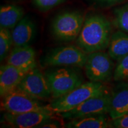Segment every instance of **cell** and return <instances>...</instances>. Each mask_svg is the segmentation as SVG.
I'll list each match as a JSON object with an SVG mask.
<instances>
[{"mask_svg": "<svg viewBox=\"0 0 128 128\" xmlns=\"http://www.w3.org/2000/svg\"><path fill=\"white\" fill-rule=\"evenodd\" d=\"M112 23L103 14L92 13L85 17L76 45L87 54L104 51L109 45Z\"/></svg>", "mask_w": 128, "mask_h": 128, "instance_id": "1", "label": "cell"}, {"mask_svg": "<svg viewBox=\"0 0 128 128\" xmlns=\"http://www.w3.org/2000/svg\"><path fill=\"white\" fill-rule=\"evenodd\" d=\"M108 90L104 83L89 81L65 95L52 99L49 106L54 113L60 114L74 109L91 97Z\"/></svg>", "mask_w": 128, "mask_h": 128, "instance_id": "2", "label": "cell"}, {"mask_svg": "<svg viewBox=\"0 0 128 128\" xmlns=\"http://www.w3.org/2000/svg\"><path fill=\"white\" fill-rule=\"evenodd\" d=\"M75 67L58 66L44 73L52 99L72 92L84 82L82 76Z\"/></svg>", "mask_w": 128, "mask_h": 128, "instance_id": "3", "label": "cell"}, {"mask_svg": "<svg viewBox=\"0 0 128 128\" xmlns=\"http://www.w3.org/2000/svg\"><path fill=\"white\" fill-rule=\"evenodd\" d=\"M84 19V14L78 10L66 11L58 14L51 24L53 37L60 42L68 43L76 40Z\"/></svg>", "mask_w": 128, "mask_h": 128, "instance_id": "4", "label": "cell"}, {"mask_svg": "<svg viewBox=\"0 0 128 128\" xmlns=\"http://www.w3.org/2000/svg\"><path fill=\"white\" fill-rule=\"evenodd\" d=\"M88 54L77 46H60L50 49L42 58L41 64L46 67H84Z\"/></svg>", "mask_w": 128, "mask_h": 128, "instance_id": "5", "label": "cell"}, {"mask_svg": "<svg viewBox=\"0 0 128 128\" xmlns=\"http://www.w3.org/2000/svg\"><path fill=\"white\" fill-rule=\"evenodd\" d=\"M1 108L6 112L13 114L29 112L55 113L49 105L43 104L39 99L32 97L17 88L2 97Z\"/></svg>", "mask_w": 128, "mask_h": 128, "instance_id": "6", "label": "cell"}, {"mask_svg": "<svg viewBox=\"0 0 128 128\" xmlns=\"http://www.w3.org/2000/svg\"><path fill=\"white\" fill-rule=\"evenodd\" d=\"M108 53L97 51L88 54L84 65L85 74L89 81L108 82L113 78L115 65Z\"/></svg>", "mask_w": 128, "mask_h": 128, "instance_id": "7", "label": "cell"}, {"mask_svg": "<svg viewBox=\"0 0 128 128\" xmlns=\"http://www.w3.org/2000/svg\"><path fill=\"white\" fill-rule=\"evenodd\" d=\"M111 91L109 90L88 99L70 111L60 113L64 119L72 120L84 116L109 113Z\"/></svg>", "mask_w": 128, "mask_h": 128, "instance_id": "8", "label": "cell"}, {"mask_svg": "<svg viewBox=\"0 0 128 128\" xmlns=\"http://www.w3.org/2000/svg\"><path fill=\"white\" fill-rule=\"evenodd\" d=\"M17 88L39 100H45L52 97L44 74L37 68L26 74Z\"/></svg>", "mask_w": 128, "mask_h": 128, "instance_id": "9", "label": "cell"}, {"mask_svg": "<svg viewBox=\"0 0 128 128\" xmlns=\"http://www.w3.org/2000/svg\"><path fill=\"white\" fill-rule=\"evenodd\" d=\"M54 114L41 112H29L20 114L6 112L4 114V119L8 124L13 128H38L44 123L55 119Z\"/></svg>", "mask_w": 128, "mask_h": 128, "instance_id": "10", "label": "cell"}, {"mask_svg": "<svg viewBox=\"0 0 128 128\" xmlns=\"http://www.w3.org/2000/svg\"><path fill=\"white\" fill-rule=\"evenodd\" d=\"M7 64L27 73L36 68V52L30 45L14 46L8 55Z\"/></svg>", "mask_w": 128, "mask_h": 128, "instance_id": "11", "label": "cell"}, {"mask_svg": "<svg viewBox=\"0 0 128 128\" xmlns=\"http://www.w3.org/2000/svg\"><path fill=\"white\" fill-rule=\"evenodd\" d=\"M128 113V82L120 81L111 90L109 116L112 120Z\"/></svg>", "mask_w": 128, "mask_h": 128, "instance_id": "12", "label": "cell"}, {"mask_svg": "<svg viewBox=\"0 0 128 128\" xmlns=\"http://www.w3.org/2000/svg\"><path fill=\"white\" fill-rule=\"evenodd\" d=\"M26 72L9 64L0 68V96L4 97L17 88Z\"/></svg>", "mask_w": 128, "mask_h": 128, "instance_id": "13", "label": "cell"}, {"mask_svg": "<svg viewBox=\"0 0 128 128\" xmlns=\"http://www.w3.org/2000/svg\"><path fill=\"white\" fill-rule=\"evenodd\" d=\"M36 27L29 16L24 17L12 31L14 46L29 45L34 38Z\"/></svg>", "mask_w": 128, "mask_h": 128, "instance_id": "14", "label": "cell"}, {"mask_svg": "<svg viewBox=\"0 0 128 128\" xmlns=\"http://www.w3.org/2000/svg\"><path fill=\"white\" fill-rule=\"evenodd\" d=\"M108 50L110 56L116 62L128 55V33L120 30L112 33Z\"/></svg>", "mask_w": 128, "mask_h": 128, "instance_id": "15", "label": "cell"}, {"mask_svg": "<svg viewBox=\"0 0 128 128\" xmlns=\"http://www.w3.org/2000/svg\"><path fill=\"white\" fill-rule=\"evenodd\" d=\"M23 8L15 4H6L0 8V28L12 30L24 17Z\"/></svg>", "mask_w": 128, "mask_h": 128, "instance_id": "16", "label": "cell"}, {"mask_svg": "<svg viewBox=\"0 0 128 128\" xmlns=\"http://www.w3.org/2000/svg\"><path fill=\"white\" fill-rule=\"evenodd\" d=\"M107 114L84 116L70 120L64 126L68 128H110Z\"/></svg>", "mask_w": 128, "mask_h": 128, "instance_id": "17", "label": "cell"}, {"mask_svg": "<svg viewBox=\"0 0 128 128\" xmlns=\"http://www.w3.org/2000/svg\"><path fill=\"white\" fill-rule=\"evenodd\" d=\"M113 13V26L118 30L128 33V3L116 8Z\"/></svg>", "mask_w": 128, "mask_h": 128, "instance_id": "18", "label": "cell"}, {"mask_svg": "<svg viewBox=\"0 0 128 128\" xmlns=\"http://www.w3.org/2000/svg\"><path fill=\"white\" fill-rule=\"evenodd\" d=\"M13 45L12 32L6 28H0V61L8 56Z\"/></svg>", "mask_w": 128, "mask_h": 128, "instance_id": "19", "label": "cell"}, {"mask_svg": "<svg viewBox=\"0 0 128 128\" xmlns=\"http://www.w3.org/2000/svg\"><path fill=\"white\" fill-rule=\"evenodd\" d=\"M113 79L118 82L128 81V55L117 62Z\"/></svg>", "mask_w": 128, "mask_h": 128, "instance_id": "20", "label": "cell"}, {"mask_svg": "<svg viewBox=\"0 0 128 128\" xmlns=\"http://www.w3.org/2000/svg\"><path fill=\"white\" fill-rule=\"evenodd\" d=\"M66 0H32L33 6L42 12H46L63 4Z\"/></svg>", "mask_w": 128, "mask_h": 128, "instance_id": "21", "label": "cell"}, {"mask_svg": "<svg viewBox=\"0 0 128 128\" xmlns=\"http://www.w3.org/2000/svg\"><path fill=\"white\" fill-rule=\"evenodd\" d=\"M110 128H128V113L110 121Z\"/></svg>", "mask_w": 128, "mask_h": 128, "instance_id": "22", "label": "cell"}, {"mask_svg": "<svg viewBox=\"0 0 128 128\" xmlns=\"http://www.w3.org/2000/svg\"><path fill=\"white\" fill-rule=\"evenodd\" d=\"M101 7H108L125 2L128 0H88Z\"/></svg>", "mask_w": 128, "mask_h": 128, "instance_id": "23", "label": "cell"}, {"mask_svg": "<svg viewBox=\"0 0 128 128\" xmlns=\"http://www.w3.org/2000/svg\"><path fill=\"white\" fill-rule=\"evenodd\" d=\"M60 124L59 123L58 121L54 119L48 122L44 123V124H42L41 125H40L38 128H60Z\"/></svg>", "mask_w": 128, "mask_h": 128, "instance_id": "24", "label": "cell"}]
</instances>
